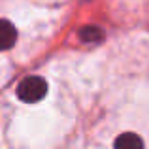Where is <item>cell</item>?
<instances>
[{
    "label": "cell",
    "mask_w": 149,
    "mask_h": 149,
    "mask_svg": "<svg viewBox=\"0 0 149 149\" xmlns=\"http://www.w3.org/2000/svg\"><path fill=\"white\" fill-rule=\"evenodd\" d=\"M47 93V83L40 76H29L17 85V96L26 104L40 102Z\"/></svg>",
    "instance_id": "cell-1"
},
{
    "label": "cell",
    "mask_w": 149,
    "mask_h": 149,
    "mask_svg": "<svg viewBox=\"0 0 149 149\" xmlns=\"http://www.w3.org/2000/svg\"><path fill=\"white\" fill-rule=\"evenodd\" d=\"M17 42V30L6 19H0V51L11 49Z\"/></svg>",
    "instance_id": "cell-2"
},
{
    "label": "cell",
    "mask_w": 149,
    "mask_h": 149,
    "mask_svg": "<svg viewBox=\"0 0 149 149\" xmlns=\"http://www.w3.org/2000/svg\"><path fill=\"white\" fill-rule=\"evenodd\" d=\"M113 149H143V140L134 132H125L117 136L113 142Z\"/></svg>",
    "instance_id": "cell-3"
},
{
    "label": "cell",
    "mask_w": 149,
    "mask_h": 149,
    "mask_svg": "<svg viewBox=\"0 0 149 149\" xmlns=\"http://www.w3.org/2000/svg\"><path fill=\"white\" fill-rule=\"evenodd\" d=\"M102 38H104V30L98 29V26H83V29L79 30V40L85 42V44H96V42H100Z\"/></svg>",
    "instance_id": "cell-4"
}]
</instances>
